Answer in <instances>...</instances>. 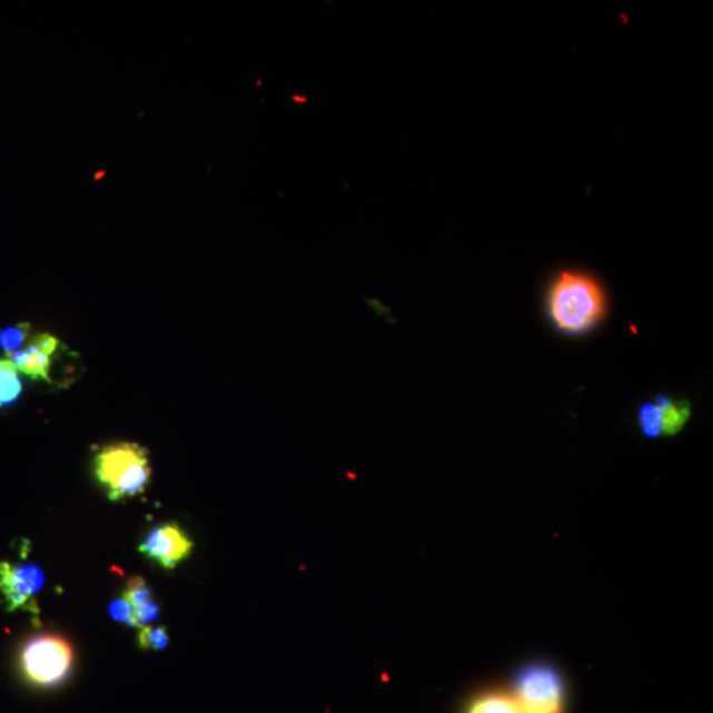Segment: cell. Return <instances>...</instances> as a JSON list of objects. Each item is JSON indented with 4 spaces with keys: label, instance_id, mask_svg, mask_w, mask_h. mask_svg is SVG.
Segmentation results:
<instances>
[{
    "label": "cell",
    "instance_id": "ba28073f",
    "mask_svg": "<svg viewBox=\"0 0 713 713\" xmlns=\"http://www.w3.org/2000/svg\"><path fill=\"white\" fill-rule=\"evenodd\" d=\"M464 713H521L512 693L486 690L471 699Z\"/></svg>",
    "mask_w": 713,
    "mask_h": 713
},
{
    "label": "cell",
    "instance_id": "7a4b0ae2",
    "mask_svg": "<svg viewBox=\"0 0 713 713\" xmlns=\"http://www.w3.org/2000/svg\"><path fill=\"white\" fill-rule=\"evenodd\" d=\"M93 468L112 503L139 496L151 482L150 458L137 443L109 444L96 455Z\"/></svg>",
    "mask_w": 713,
    "mask_h": 713
},
{
    "label": "cell",
    "instance_id": "3957f363",
    "mask_svg": "<svg viewBox=\"0 0 713 713\" xmlns=\"http://www.w3.org/2000/svg\"><path fill=\"white\" fill-rule=\"evenodd\" d=\"M20 673L30 686L53 690L68 681L73 667V651L58 635H40L21 651Z\"/></svg>",
    "mask_w": 713,
    "mask_h": 713
},
{
    "label": "cell",
    "instance_id": "9c48e42d",
    "mask_svg": "<svg viewBox=\"0 0 713 713\" xmlns=\"http://www.w3.org/2000/svg\"><path fill=\"white\" fill-rule=\"evenodd\" d=\"M656 405L660 406L662 412V435H676L690 419L691 408L689 402H675L666 397V395H658Z\"/></svg>",
    "mask_w": 713,
    "mask_h": 713
},
{
    "label": "cell",
    "instance_id": "4fadbf2b",
    "mask_svg": "<svg viewBox=\"0 0 713 713\" xmlns=\"http://www.w3.org/2000/svg\"><path fill=\"white\" fill-rule=\"evenodd\" d=\"M638 425L647 437L656 439L662 435V412L656 404H645L640 407Z\"/></svg>",
    "mask_w": 713,
    "mask_h": 713
},
{
    "label": "cell",
    "instance_id": "8fae6325",
    "mask_svg": "<svg viewBox=\"0 0 713 713\" xmlns=\"http://www.w3.org/2000/svg\"><path fill=\"white\" fill-rule=\"evenodd\" d=\"M32 327L30 323H20L17 326L0 330V348L10 357L12 353L21 349L30 338Z\"/></svg>",
    "mask_w": 713,
    "mask_h": 713
},
{
    "label": "cell",
    "instance_id": "5bb4252c",
    "mask_svg": "<svg viewBox=\"0 0 713 713\" xmlns=\"http://www.w3.org/2000/svg\"><path fill=\"white\" fill-rule=\"evenodd\" d=\"M138 644L143 651H164L169 644L166 626H146L139 630Z\"/></svg>",
    "mask_w": 713,
    "mask_h": 713
},
{
    "label": "cell",
    "instance_id": "277c9868",
    "mask_svg": "<svg viewBox=\"0 0 713 713\" xmlns=\"http://www.w3.org/2000/svg\"><path fill=\"white\" fill-rule=\"evenodd\" d=\"M521 713H564L566 684L547 663H532L514 676L511 691Z\"/></svg>",
    "mask_w": 713,
    "mask_h": 713
},
{
    "label": "cell",
    "instance_id": "5b68a950",
    "mask_svg": "<svg viewBox=\"0 0 713 713\" xmlns=\"http://www.w3.org/2000/svg\"><path fill=\"white\" fill-rule=\"evenodd\" d=\"M44 584V575L32 564L0 562V597L7 612L39 613L37 595Z\"/></svg>",
    "mask_w": 713,
    "mask_h": 713
},
{
    "label": "cell",
    "instance_id": "9a60e30c",
    "mask_svg": "<svg viewBox=\"0 0 713 713\" xmlns=\"http://www.w3.org/2000/svg\"><path fill=\"white\" fill-rule=\"evenodd\" d=\"M109 613L112 618L130 626H133L132 606L126 600H115L109 606Z\"/></svg>",
    "mask_w": 713,
    "mask_h": 713
},
{
    "label": "cell",
    "instance_id": "7c38bea8",
    "mask_svg": "<svg viewBox=\"0 0 713 713\" xmlns=\"http://www.w3.org/2000/svg\"><path fill=\"white\" fill-rule=\"evenodd\" d=\"M122 597L132 606V611L155 602L152 590L142 577L130 578Z\"/></svg>",
    "mask_w": 713,
    "mask_h": 713
},
{
    "label": "cell",
    "instance_id": "6da1fadb",
    "mask_svg": "<svg viewBox=\"0 0 713 713\" xmlns=\"http://www.w3.org/2000/svg\"><path fill=\"white\" fill-rule=\"evenodd\" d=\"M551 320L564 334L581 335L602 320L605 295L602 286L588 274L564 271L548 291Z\"/></svg>",
    "mask_w": 713,
    "mask_h": 713
},
{
    "label": "cell",
    "instance_id": "30bf717a",
    "mask_svg": "<svg viewBox=\"0 0 713 713\" xmlns=\"http://www.w3.org/2000/svg\"><path fill=\"white\" fill-rule=\"evenodd\" d=\"M23 393V383L10 359H0V408L9 407Z\"/></svg>",
    "mask_w": 713,
    "mask_h": 713
},
{
    "label": "cell",
    "instance_id": "52a82bcc",
    "mask_svg": "<svg viewBox=\"0 0 713 713\" xmlns=\"http://www.w3.org/2000/svg\"><path fill=\"white\" fill-rule=\"evenodd\" d=\"M59 338L41 334L31 338L24 348L12 353L10 362L19 373L31 379H44L51 383L53 356L59 350Z\"/></svg>",
    "mask_w": 713,
    "mask_h": 713
},
{
    "label": "cell",
    "instance_id": "8992f818",
    "mask_svg": "<svg viewBox=\"0 0 713 713\" xmlns=\"http://www.w3.org/2000/svg\"><path fill=\"white\" fill-rule=\"evenodd\" d=\"M195 543L178 524H165L147 535L140 553L166 570H175L192 554Z\"/></svg>",
    "mask_w": 713,
    "mask_h": 713
}]
</instances>
